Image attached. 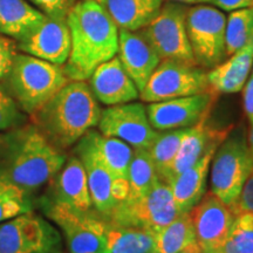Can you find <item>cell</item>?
<instances>
[{
    "instance_id": "1f68e13d",
    "label": "cell",
    "mask_w": 253,
    "mask_h": 253,
    "mask_svg": "<svg viewBox=\"0 0 253 253\" xmlns=\"http://www.w3.org/2000/svg\"><path fill=\"white\" fill-rule=\"evenodd\" d=\"M218 253H253V213H236L229 236Z\"/></svg>"
},
{
    "instance_id": "60d3db41",
    "label": "cell",
    "mask_w": 253,
    "mask_h": 253,
    "mask_svg": "<svg viewBox=\"0 0 253 253\" xmlns=\"http://www.w3.org/2000/svg\"><path fill=\"white\" fill-rule=\"evenodd\" d=\"M248 144H249L250 154H251L252 163H253V125L250 126V131L248 134Z\"/></svg>"
},
{
    "instance_id": "6da1fadb",
    "label": "cell",
    "mask_w": 253,
    "mask_h": 253,
    "mask_svg": "<svg viewBox=\"0 0 253 253\" xmlns=\"http://www.w3.org/2000/svg\"><path fill=\"white\" fill-rule=\"evenodd\" d=\"M67 25L71 52L63 71L71 81H84L101 63L116 55L119 27L103 5L93 0L73 6L67 13Z\"/></svg>"
},
{
    "instance_id": "f546056e",
    "label": "cell",
    "mask_w": 253,
    "mask_h": 253,
    "mask_svg": "<svg viewBox=\"0 0 253 253\" xmlns=\"http://www.w3.org/2000/svg\"><path fill=\"white\" fill-rule=\"evenodd\" d=\"M32 195L9 182L0 172V223L33 211Z\"/></svg>"
},
{
    "instance_id": "d4e9b609",
    "label": "cell",
    "mask_w": 253,
    "mask_h": 253,
    "mask_svg": "<svg viewBox=\"0 0 253 253\" xmlns=\"http://www.w3.org/2000/svg\"><path fill=\"white\" fill-rule=\"evenodd\" d=\"M153 248L154 233L150 231L108 221L106 253H151Z\"/></svg>"
},
{
    "instance_id": "cb8c5ba5",
    "label": "cell",
    "mask_w": 253,
    "mask_h": 253,
    "mask_svg": "<svg viewBox=\"0 0 253 253\" xmlns=\"http://www.w3.org/2000/svg\"><path fill=\"white\" fill-rule=\"evenodd\" d=\"M46 17L25 0H0V34L21 40Z\"/></svg>"
},
{
    "instance_id": "f1b7e54d",
    "label": "cell",
    "mask_w": 253,
    "mask_h": 253,
    "mask_svg": "<svg viewBox=\"0 0 253 253\" xmlns=\"http://www.w3.org/2000/svg\"><path fill=\"white\" fill-rule=\"evenodd\" d=\"M126 178L130 184L129 197L131 198L145 195L161 181L148 149H134Z\"/></svg>"
},
{
    "instance_id": "ab89813d",
    "label": "cell",
    "mask_w": 253,
    "mask_h": 253,
    "mask_svg": "<svg viewBox=\"0 0 253 253\" xmlns=\"http://www.w3.org/2000/svg\"><path fill=\"white\" fill-rule=\"evenodd\" d=\"M179 253H202L201 249H199V246L197 244V242L192 243V244H190L189 246H186L184 250H182Z\"/></svg>"
},
{
    "instance_id": "2e32d148",
    "label": "cell",
    "mask_w": 253,
    "mask_h": 253,
    "mask_svg": "<svg viewBox=\"0 0 253 253\" xmlns=\"http://www.w3.org/2000/svg\"><path fill=\"white\" fill-rule=\"evenodd\" d=\"M19 49L28 55L62 66L71 52V32L62 18L46 17L42 24L19 40Z\"/></svg>"
},
{
    "instance_id": "7a4b0ae2",
    "label": "cell",
    "mask_w": 253,
    "mask_h": 253,
    "mask_svg": "<svg viewBox=\"0 0 253 253\" xmlns=\"http://www.w3.org/2000/svg\"><path fill=\"white\" fill-rule=\"evenodd\" d=\"M66 160L34 123L8 130L0 138V172L31 195L49 183Z\"/></svg>"
},
{
    "instance_id": "83f0119b",
    "label": "cell",
    "mask_w": 253,
    "mask_h": 253,
    "mask_svg": "<svg viewBox=\"0 0 253 253\" xmlns=\"http://www.w3.org/2000/svg\"><path fill=\"white\" fill-rule=\"evenodd\" d=\"M95 142L104 164L114 177H128L130 161L134 155L131 145L125 141L95 131Z\"/></svg>"
},
{
    "instance_id": "277c9868",
    "label": "cell",
    "mask_w": 253,
    "mask_h": 253,
    "mask_svg": "<svg viewBox=\"0 0 253 253\" xmlns=\"http://www.w3.org/2000/svg\"><path fill=\"white\" fill-rule=\"evenodd\" d=\"M6 79L12 97L31 116L71 81L61 66L28 54H15Z\"/></svg>"
},
{
    "instance_id": "74e56055",
    "label": "cell",
    "mask_w": 253,
    "mask_h": 253,
    "mask_svg": "<svg viewBox=\"0 0 253 253\" xmlns=\"http://www.w3.org/2000/svg\"><path fill=\"white\" fill-rule=\"evenodd\" d=\"M205 2L229 12L253 7V0H205Z\"/></svg>"
},
{
    "instance_id": "5bb4252c",
    "label": "cell",
    "mask_w": 253,
    "mask_h": 253,
    "mask_svg": "<svg viewBox=\"0 0 253 253\" xmlns=\"http://www.w3.org/2000/svg\"><path fill=\"white\" fill-rule=\"evenodd\" d=\"M189 213L194 221L196 242L202 253H218L235 220L232 209L210 191L205 192Z\"/></svg>"
},
{
    "instance_id": "d6a6232c",
    "label": "cell",
    "mask_w": 253,
    "mask_h": 253,
    "mask_svg": "<svg viewBox=\"0 0 253 253\" xmlns=\"http://www.w3.org/2000/svg\"><path fill=\"white\" fill-rule=\"evenodd\" d=\"M26 118L7 89L0 84V131H8L25 125Z\"/></svg>"
},
{
    "instance_id": "8fae6325",
    "label": "cell",
    "mask_w": 253,
    "mask_h": 253,
    "mask_svg": "<svg viewBox=\"0 0 253 253\" xmlns=\"http://www.w3.org/2000/svg\"><path fill=\"white\" fill-rule=\"evenodd\" d=\"M60 252L59 231L33 211L0 223V253Z\"/></svg>"
},
{
    "instance_id": "603a6c76",
    "label": "cell",
    "mask_w": 253,
    "mask_h": 253,
    "mask_svg": "<svg viewBox=\"0 0 253 253\" xmlns=\"http://www.w3.org/2000/svg\"><path fill=\"white\" fill-rule=\"evenodd\" d=\"M104 5L120 30L140 31L158 14L162 0H106Z\"/></svg>"
},
{
    "instance_id": "3957f363",
    "label": "cell",
    "mask_w": 253,
    "mask_h": 253,
    "mask_svg": "<svg viewBox=\"0 0 253 253\" xmlns=\"http://www.w3.org/2000/svg\"><path fill=\"white\" fill-rule=\"evenodd\" d=\"M101 112L86 82L68 81L33 119L47 140L63 151L99 125Z\"/></svg>"
},
{
    "instance_id": "52a82bcc",
    "label": "cell",
    "mask_w": 253,
    "mask_h": 253,
    "mask_svg": "<svg viewBox=\"0 0 253 253\" xmlns=\"http://www.w3.org/2000/svg\"><path fill=\"white\" fill-rule=\"evenodd\" d=\"M186 32L198 67L212 69L224 61L226 17L214 6L196 5L186 8Z\"/></svg>"
},
{
    "instance_id": "484cf974",
    "label": "cell",
    "mask_w": 253,
    "mask_h": 253,
    "mask_svg": "<svg viewBox=\"0 0 253 253\" xmlns=\"http://www.w3.org/2000/svg\"><path fill=\"white\" fill-rule=\"evenodd\" d=\"M196 242L194 221L190 213H181L175 220L154 233L151 253H179Z\"/></svg>"
},
{
    "instance_id": "7bdbcfd3",
    "label": "cell",
    "mask_w": 253,
    "mask_h": 253,
    "mask_svg": "<svg viewBox=\"0 0 253 253\" xmlns=\"http://www.w3.org/2000/svg\"><path fill=\"white\" fill-rule=\"evenodd\" d=\"M93 1L99 2V4H101V5H104V2H106V0H93Z\"/></svg>"
},
{
    "instance_id": "4dcf8cb0",
    "label": "cell",
    "mask_w": 253,
    "mask_h": 253,
    "mask_svg": "<svg viewBox=\"0 0 253 253\" xmlns=\"http://www.w3.org/2000/svg\"><path fill=\"white\" fill-rule=\"evenodd\" d=\"M253 39V7L232 11L226 19V56L237 52Z\"/></svg>"
},
{
    "instance_id": "d6986e66",
    "label": "cell",
    "mask_w": 253,
    "mask_h": 253,
    "mask_svg": "<svg viewBox=\"0 0 253 253\" xmlns=\"http://www.w3.org/2000/svg\"><path fill=\"white\" fill-rule=\"evenodd\" d=\"M231 131H232V126L214 128L209 123V119H205L189 128L173 160L168 184L171 182L173 177L194 166L209 151L218 149Z\"/></svg>"
},
{
    "instance_id": "9c48e42d",
    "label": "cell",
    "mask_w": 253,
    "mask_h": 253,
    "mask_svg": "<svg viewBox=\"0 0 253 253\" xmlns=\"http://www.w3.org/2000/svg\"><path fill=\"white\" fill-rule=\"evenodd\" d=\"M185 18V6L169 2L162 6L156 17L140 31L161 60H173L197 66L190 46Z\"/></svg>"
},
{
    "instance_id": "f6af8a7d",
    "label": "cell",
    "mask_w": 253,
    "mask_h": 253,
    "mask_svg": "<svg viewBox=\"0 0 253 253\" xmlns=\"http://www.w3.org/2000/svg\"><path fill=\"white\" fill-rule=\"evenodd\" d=\"M0 138H1V135H0Z\"/></svg>"
},
{
    "instance_id": "4fadbf2b",
    "label": "cell",
    "mask_w": 253,
    "mask_h": 253,
    "mask_svg": "<svg viewBox=\"0 0 253 253\" xmlns=\"http://www.w3.org/2000/svg\"><path fill=\"white\" fill-rule=\"evenodd\" d=\"M217 96L218 95L210 89L191 96L153 102L145 109L155 130L191 128L209 119Z\"/></svg>"
},
{
    "instance_id": "ffe728a7",
    "label": "cell",
    "mask_w": 253,
    "mask_h": 253,
    "mask_svg": "<svg viewBox=\"0 0 253 253\" xmlns=\"http://www.w3.org/2000/svg\"><path fill=\"white\" fill-rule=\"evenodd\" d=\"M89 79L94 96L106 106L129 103L140 96V90L116 56L101 63Z\"/></svg>"
},
{
    "instance_id": "d590c367",
    "label": "cell",
    "mask_w": 253,
    "mask_h": 253,
    "mask_svg": "<svg viewBox=\"0 0 253 253\" xmlns=\"http://www.w3.org/2000/svg\"><path fill=\"white\" fill-rule=\"evenodd\" d=\"M50 18L65 19L67 14L68 0H32Z\"/></svg>"
},
{
    "instance_id": "5b68a950",
    "label": "cell",
    "mask_w": 253,
    "mask_h": 253,
    "mask_svg": "<svg viewBox=\"0 0 253 253\" xmlns=\"http://www.w3.org/2000/svg\"><path fill=\"white\" fill-rule=\"evenodd\" d=\"M252 171L248 135L243 129L231 131L211 161V192L223 203L233 207Z\"/></svg>"
},
{
    "instance_id": "ee69618b",
    "label": "cell",
    "mask_w": 253,
    "mask_h": 253,
    "mask_svg": "<svg viewBox=\"0 0 253 253\" xmlns=\"http://www.w3.org/2000/svg\"><path fill=\"white\" fill-rule=\"evenodd\" d=\"M251 75H253V67H252V72H251Z\"/></svg>"
},
{
    "instance_id": "b9f144b4",
    "label": "cell",
    "mask_w": 253,
    "mask_h": 253,
    "mask_svg": "<svg viewBox=\"0 0 253 253\" xmlns=\"http://www.w3.org/2000/svg\"><path fill=\"white\" fill-rule=\"evenodd\" d=\"M178 2H188V4H195V2H205V0H172Z\"/></svg>"
},
{
    "instance_id": "bcb514c9",
    "label": "cell",
    "mask_w": 253,
    "mask_h": 253,
    "mask_svg": "<svg viewBox=\"0 0 253 253\" xmlns=\"http://www.w3.org/2000/svg\"><path fill=\"white\" fill-rule=\"evenodd\" d=\"M60 253H63V252H62V251H61V252H60Z\"/></svg>"
},
{
    "instance_id": "836d02e7",
    "label": "cell",
    "mask_w": 253,
    "mask_h": 253,
    "mask_svg": "<svg viewBox=\"0 0 253 253\" xmlns=\"http://www.w3.org/2000/svg\"><path fill=\"white\" fill-rule=\"evenodd\" d=\"M17 45L13 40L0 36V80H4L11 71Z\"/></svg>"
},
{
    "instance_id": "ac0fdd59",
    "label": "cell",
    "mask_w": 253,
    "mask_h": 253,
    "mask_svg": "<svg viewBox=\"0 0 253 253\" xmlns=\"http://www.w3.org/2000/svg\"><path fill=\"white\" fill-rule=\"evenodd\" d=\"M119 60L138 90L147 84L161 62L156 50L141 31H119Z\"/></svg>"
},
{
    "instance_id": "9a60e30c",
    "label": "cell",
    "mask_w": 253,
    "mask_h": 253,
    "mask_svg": "<svg viewBox=\"0 0 253 253\" xmlns=\"http://www.w3.org/2000/svg\"><path fill=\"white\" fill-rule=\"evenodd\" d=\"M75 155L80 158L86 170L88 188L93 207L97 213L108 220L115 201L112 196V184L114 177L104 164L95 142V130H89L78 141Z\"/></svg>"
},
{
    "instance_id": "ba28073f",
    "label": "cell",
    "mask_w": 253,
    "mask_h": 253,
    "mask_svg": "<svg viewBox=\"0 0 253 253\" xmlns=\"http://www.w3.org/2000/svg\"><path fill=\"white\" fill-rule=\"evenodd\" d=\"M43 212L60 227L71 253H106L108 220L96 211L78 212L48 199H41Z\"/></svg>"
},
{
    "instance_id": "44dd1931",
    "label": "cell",
    "mask_w": 253,
    "mask_h": 253,
    "mask_svg": "<svg viewBox=\"0 0 253 253\" xmlns=\"http://www.w3.org/2000/svg\"><path fill=\"white\" fill-rule=\"evenodd\" d=\"M253 67V39L208 72L210 89L219 94L238 93L244 88Z\"/></svg>"
},
{
    "instance_id": "8992f818",
    "label": "cell",
    "mask_w": 253,
    "mask_h": 253,
    "mask_svg": "<svg viewBox=\"0 0 253 253\" xmlns=\"http://www.w3.org/2000/svg\"><path fill=\"white\" fill-rule=\"evenodd\" d=\"M178 214L169 184L158 181L147 194L128 197L113 209L108 221L122 226L157 232L175 220Z\"/></svg>"
},
{
    "instance_id": "f35d334b",
    "label": "cell",
    "mask_w": 253,
    "mask_h": 253,
    "mask_svg": "<svg viewBox=\"0 0 253 253\" xmlns=\"http://www.w3.org/2000/svg\"><path fill=\"white\" fill-rule=\"evenodd\" d=\"M243 107L250 126L253 125V75L246 81L243 88Z\"/></svg>"
},
{
    "instance_id": "7c38bea8",
    "label": "cell",
    "mask_w": 253,
    "mask_h": 253,
    "mask_svg": "<svg viewBox=\"0 0 253 253\" xmlns=\"http://www.w3.org/2000/svg\"><path fill=\"white\" fill-rule=\"evenodd\" d=\"M97 126L102 135L120 138L134 149H149L158 135L142 103L129 102L108 107L101 112Z\"/></svg>"
},
{
    "instance_id": "7402d4cb",
    "label": "cell",
    "mask_w": 253,
    "mask_h": 253,
    "mask_svg": "<svg viewBox=\"0 0 253 253\" xmlns=\"http://www.w3.org/2000/svg\"><path fill=\"white\" fill-rule=\"evenodd\" d=\"M217 149L210 150L198 162L173 177L169 183L173 201L179 213H186L197 205L205 195L211 161Z\"/></svg>"
},
{
    "instance_id": "e0dca14e",
    "label": "cell",
    "mask_w": 253,
    "mask_h": 253,
    "mask_svg": "<svg viewBox=\"0 0 253 253\" xmlns=\"http://www.w3.org/2000/svg\"><path fill=\"white\" fill-rule=\"evenodd\" d=\"M49 183L48 194L43 198L78 212H88L93 209L86 170L77 155L66 160Z\"/></svg>"
},
{
    "instance_id": "e575fe53",
    "label": "cell",
    "mask_w": 253,
    "mask_h": 253,
    "mask_svg": "<svg viewBox=\"0 0 253 253\" xmlns=\"http://www.w3.org/2000/svg\"><path fill=\"white\" fill-rule=\"evenodd\" d=\"M231 209L235 214L242 212V211H248V212L253 213V171L243 186L238 201L236 202L233 207H231Z\"/></svg>"
},
{
    "instance_id": "4316f807",
    "label": "cell",
    "mask_w": 253,
    "mask_h": 253,
    "mask_svg": "<svg viewBox=\"0 0 253 253\" xmlns=\"http://www.w3.org/2000/svg\"><path fill=\"white\" fill-rule=\"evenodd\" d=\"M189 128L172 129V130H163L158 132L156 140L148 149L151 160H153L155 169L158 175V178L168 184L169 172L175 160L179 145Z\"/></svg>"
},
{
    "instance_id": "30bf717a",
    "label": "cell",
    "mask_w": 253,
    "mask_h": 253,
    "mask_svg": "<svg viewBox=\"0 0 253 253\" xmlns=\"http://www.w3.org/2000/svg\"><path fill=\"white\" fill-rule=\"evenodd\" d=\"M210 90L208 72L198 66L161 60L140 97L143 102H160L177 97L191 96Z\"/></svg>"
},
{
    "instance_id": "8d00e7d4",
    "label": "cell",
    "mask_w": 253,
    "mask_h": 253,
    "mask_svg": "<svg viewBox=\"0 0 253 253\" xmlns=\"http://www.w3.org/2000/svg\"><path fill=\"white\" fill-rule=\"evenodd\" d=\"M130 194V184L128 178L125 177H115L112 184V196L115 203H121L129 197Z\"/></svg>"
}]
</instances>
